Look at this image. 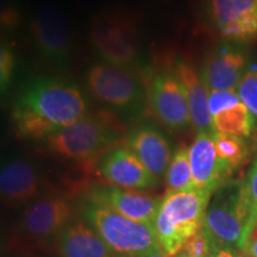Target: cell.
I'll return each mask as SVG.
<instances>
[{
	"label": "cell",
	"mask_w": 257,
	"mask_h": 257,
	"mask_svg": "<svg viewBox=\"0 0 257 257\" xmlns=\"http://www.w3.org/2000/svg\"><path fill=\"white\" fill-rule=\"evenodd\" d=\"M98 168L107 185L114 187L143 192L160 182L127 146H117L105 153Z\"/></svg>",
	"instance_id": "cell-11"
},
{
	"label": "cell",
	"mask_w": 257,
	"mask_h": 257,
	"mask_svg": "<svg viewBox=\"0 0 257 257\" xmlns=\"http://www.w3.org/2000/svg\"><path fill=\"white\" fill-rule=\"evenodd\" d=\"M175 73L181 80L188 98L192 126L199 133H213L210 113V89L202 78V74L185 61H179Z\"/></svg>",
	"instance_id": "cell-20"
},
{
	"label": "cell",
	"mask_w": 257,
	"mask_h": 257,
	"mask_svg": "<svg viewBox=\"0 0 257 257\" xmlns=\"http://www.w3.org/2000/svg\"><path fill=\"white\" fill-rule=\"evenodd\" d=\"M240 213L244 221L242 251L257 221V157L240 184Z\"/></svg>",
	"instance_id": "cell-21"
},
{
	"label": "cell",
	"mask_w": 257,
	"mask_h": 257,
	"mask_svg": "<svg viewBox=\"0 0 257 257\" xmlns=\"http://www.w3.org/2000/svg\"><path fill=\"white\" fill-rule=\"evenodd\" d=\"M86 83L96 100L115 111L131 113L142 105V83L127 66L96 62L87 70Z\"/></svg>",
	"instance_id": "cell-5"
},
{
	"label": "cell",
	"mask_w": 257,
	"mask_h": 257,
	"mask_svg": "<svg viewBox=\"0 0 257 257\" xmlns=\"http://www.w3.org/2000/svg\"><path fill=\"white\" fill-rule=\"evenodd\" d=\"M119 126L100 114L87 113L57 130L44 142L48 150L63 159L92 163L119 137Z\"/></svg>",
	"instance_id": "cell-4"
},
{
	"label": "cell",
	"mask_w": 257,
	"mask_h": 257,
	"mask_svg": "<svg viewBox=\"0 0 257 257\" xmlns=\"http://www.w3.org/2000/svg\"><path fill=\"white\" fill-rule=\"evenodd\" d=\"M237 94L248 110L257 118V69H248L240 80Z\"/></svg>",
	"instance_id": "cell-24"
},
{
	"label": "cell",
	"mask_w": 257,
	"mask_h": 257,
	"mask_svg": "<svg viewBox=\"0 0 257 257\" xmlns=\"http://www.w3.org/2000/svg\"><path fill=\"white\" fill-rule=\"evenodd\" d=\"M175 257H188V256L186 255V253H184V252H180L179 255H176ZM207 257H210V256H207Z\"/></svg>",
	"instance_id": "cell-31"
},
{
	"label": "cell",
	"mask_w": 257,
	"mask_h": 257,
	"mask_svg": "<svg viewBox=\"0 0 257 257\" xmlns=\"http://www.w3.org/2000/svg\"><path fill=\"white\" fill-rule=\"evenodd\" d=\"M15 54L9 44L3 43L0 48V86L4 93L11 83L15 70Z\"/></svg>",
	"instance_id": "cell-26"
},
{
	"label": "cell",
	"mask_w": 257,
	"mask_h": 257,
	"mask_svg": "<svg viewBox=\"0 0 257 257\" xmlns=\"http://www.w3.org/2000/svg\"><path fill=\"white\" fill-rule=\"evenodd\" d=\"M18 11L14 0H2V24L5 28H15L18 22Z\"/></svg>",
	"instance_id": "cell-27"
},
{
	"label": "cell",
	"mask_w": 257,
	"mask_h": 257,
	"mask_svg": "<svg viewBox=\"0 0 257 257\" xmlns=\"http://www.w3.org/2000/svg\"><path fill=\"white\" fill-rule=\"evenodd\" d=\"M89 38L104 61L131 66L140 55L136 22L128 15L106 12L93 19Z\"/></svg>",
	"instance_id": "cell-6"
},
{
	"label": "cell",
	"mask_w": 257,
	"mask_h": 257,
	"mask_svg": "<svg viewBox=\"0 0 257 257\" xmlns=\"http://www.w3.org/2000/svg\"><path fill=\"white\" fill-rule=\"evenodd\" d=\"M41 176L36 167L24 159H11L2 166L0 193L8 207L28 206L38 198Z\"/></svg>",
	"instance_id": "cell-14"
},
{
	"label": "cell",
	"mask_w": 257,
	"mask_h": 257,
	"mask_svg": "<svg viewBox=\"0 0 257 257\" xmlns=\"http://www.w3.org/2000/svg\"><path fill=\"white\" fill-rule=\"evenodd\" d=\"M208 14L225 40L250 42L257 38V0H208Z\"/></svg>",
	"instance_id": "cell-12"
},
{
	"label": "cell",
	"mask_w": 257,
	"mask_h": 257,
	"mask_svg": "<svg viewBox=\"0 0 257 257\" xmlns=\"http://www.w3.org/2000/svg\"><path fill=\"white\" fill-rule=\"evenodd\" d=\"M240 257H246V256H244V255H240Z\"/></svg>",
	"instance_id": "cell-33"
},
{
	"label": "cell",
	"mask_w": 257,
	"mask_h": 257,
	"mask_svg": "<svg viewBox=\"0 0 257 257\" xmlns=\"http://www.w3.org/2000/svg\"><path fill=\"white\" fill-rule=\"evenodd\" d=\"M168 192H181L195 188L189 160V148L180 146L173 154L166 173Z\"/></svg>",
	"instance_id": "cell-22"
},
{
	"label": "cell",
	"mask_w": 257,
	"mask_h": 257,
	"mask_svg": "<svg viewBox=\"0 0 257 257\" xmlns=\"http://www.w3.org/2000/svg\"><path fill=\"white\" fill-rule=\"evenodd\" d=\"M240 184L242 181H225L214 191L202 227L214 242L242 252L244 221L239 205Z\"/></svg>",
	"instance_id": "cell-7"
},
{
	"label": "cell",
	"mask_w": 257,
	"mask_h": 257,
	"mask_svg": "<svg viewBox=\"0 0 257 257\" xmlns=\"http://www.w3.org/2000/svg\"><path fill=\"white\" fill-rule=\"evenodd\" d=\"M213 193L211 188L167 192L154 225L161 251L166 256L179 255L187 239L202 229Z\"/></svg>",
	"instance_id": "cell-2"
},
{
	"label": "cell",
	"mask_w": 257,
	"mask_h": 257,
	"mask_svg": "<svg viewBox=\"0 0 257 257\" xmlns=\"http://www.w3.org/2000/svg\"><path fill=\"white\" fill-rule=\"evenodd\" d=\"M32 40L44 59L63 67L72 53V31L66 15L53 3H42L30 21Z\"/></svg>",
	"instance_id": "cell-8"
},
{
	"label": "cell",
	"mask_w": 257,
	"mask_h": 257,
	"mask_svg": "<svg viewBox=\"0 0 257 257\" xmlns=\"http://www.w3.org/2000/svg\"><path fill=\"white\" fill-rule=\"evenodd\" d=\"M127 147L157 179L166 176L173 157L172 144L156 125H137L127 135Z\"/></svg>",
	"instance_id": "cell-16"
},
{
	"label": "cell",
	"mask_w": 257,
	"mask_h": 257,
	"mask_svg": "<svg viewBox=\"0 0 257 257\" xmlns=\"http://www.w3.org/2000/svg\"><path fill=\"white\" fill-rule=\"evenodd\" d=\"M255 229H257V221H256V226H255Z\"/></svg>",
	"instance_id": "cell-32"
},
{
	"label": "cell",
	"mask_w": 257,
	"mask_h": 257,
	"mask_svg": "<svg viewBox=\"0 0 257 257\" xmlns=\"http://www.w3.org/2000/svg\"><path fill=\"white\" fill-rule=\"evenodd\" d=\"M14 257H21V256H14Z\"/></svg>",
	"instance_id": "cell-34"
},
{
	"label": "cell",
	"mask_w": 257,
	"mask_h": 257,
	"mask_svg": "<svg viewBox=\"0 0 257 257\" xmlns=\"http://www.w3.org/2000/svg\"><path fill=\"white\" fill-rule=\"evenodd\" d=\"M73 207L62 195L40 197L29 204L18 223L19 232L32 243L47 244L59 239L64 227L72 221Z\"/></svg>",
	"instance_id": "cell-9"
},
{
	"label": "cell",
	"mask_w": 257,
	"mask_h": 257,
	"mask_svg": "<svg viewBox=\"0 0 257 257\" xmlns=\"http://www.w3.org/2000/svg\"><path fill=\"white\" fill-rule=\"evenodd\" d=\"M208 236H210V234H208ZM210 257H240V255L232 249L220 245V244L214 242V240L211 238Z\"/></svg>",
	"instance_id": "cell-28"
},
{
	"label": "cell",
	"mask_w": 257,
	"mask_h": 257,
	"mask_svg": "<svg viewBox=\"0 0 257 257\" xmlns=\"http://www.w3.org/2000/svg\"><path fill=\"white\" fill-rule=\"evenodd\" d=\"M246 66L245 53L232 46H221L211 54L201 74L210 92H236Z\"/></svg>",
	"instance_id": "cell-17"
},
{
	"label": "cell",
	"mask_w": 257,
	"mask_h": 257,
	"mask_svg": "<svg viewBox=\"0 0 257 257\" xmlns=\"http://www.w3.org/2000/svg\"><path fill=\"white\" fill-rule=\"evenodd\" d=\"M83 219L91 225L112 251L121 257H143L161 251L155 230L121 216L111 208L86 199Z\"/></svg>",
	"instance_id": "cell-3"
},
{
	"label": "cell",
	"mask_w": 257,
	"mask_h": 257,
	"mask_svg": "<svg viewBox=\"0 0 257 257\" xmlns=\"http://www.w3.org/2000/svg\"><path fill=\"white\" fill-rule=\"evenodd\" d=\"M61 257H121L106 245L85 219H72L57 239Z\"/></svg>",
	"instance_id": "cell-19"
},
{
	"label": "cell",
	"mask_w": 257,
	"mask_h": 257,
	"mask_svg": "<svg viewBox=\"0 0 257 257\" xmlns=\"http://www.w3.org/2000/svg\"><path fill=\"white\" fill-rule=\"evenodd\" d=\"M242 255L246 257H257V229H253L251 234L246 239Z\"/></svg>",
	"instance_id": "cell-29"
},
{
	"label": "cell",
	"mask_w": 257,
	"mask_h": 257,
	"mask_svg": "<svg viewBox=\"0 0 257 257\" xmlns=\"http://www.w3.org/2000/svg\"><path fill=\"white\" fill-rule=\"evenodd\" d=\"M149 102L154 115L165 126L184 130L192 125L187 93L175 70H163L154 76Z\"/></svg>",
	"instance_id": "cell-10"
},
{
	"label": "cell",
	"mask_w": 257,
	"mask_h": 257,
	"mask_svg": "<svg viewBox=\"0 0 257 257\" xmlns=\"http://www.w3.org/2000/svg\"><path fill=\"white\" fill-rule=\"evenodd\" d=\"M210 113L216 133L237 137H249L255 128L253 114L237 92H210Z\"/></svg>",
	"instance_id": "cell-15"
},
{
	"label": "cell",
	"mask_w": 257,
	"mask_h": 257,
	"mask_svg": "<svg viewBox=\"0 0 257 257\" xmlns=\"http://www.w3.org/2000/svg\"><path fill=\"white\" fill-rule=\"evenodd\" d=\"M143 257H168V256H166L165 253H163L162 251H156V252L149 253V255H147V256H143Z\"/></svg>",
	"instance_id": "cell-30"
},
{
	"label": "cell",
	"mask_w": 257,
	"mask_h": 257,
	"mask_svg": "<svg viewBox=\"0 0 257 257\" xmlns=\"http://www.w3.org/2000/svg\"><path fill=\"white\" fill-rule=\"evenodd\" d=\"M214 146L218 157L230 173L238 168L248 156V147L242 137L214 133Z\"/></svg>",
	"instance_id": "cell-23"
},
{
	"label": "cell",
	"mask_w": 257,
	"mask_h": 257,
	"mask_svg": "<svg viewBox=\"0 0 257 257\" xmlns=\"http://www.w3.org/2000/svg\"><path fill=\"white\" fill-rule=\"evenodd\" d=\"M188 257H207L211 252V238L204 227L185 243L182 251Z\"/></svg>",
	"instance_id": "cell-25"
},
{
	"label": "cell",
	"mask_w": 257,
	"mask_h": 257,
	"mask_svg": "<svg viewBox=\"0 0 257 257\" xmlns=\"http://www.w3.org/2000/svg\"><path fill=\"white\" fill-rule=\"evenodd\" d=\"M87 199L111 208L128 219L146 224L154 229L162 199L142 191L124 189L110 185L91 187Z\"/></svg>",
	"instance_id": "cell-13"
},
{
	"label": "cell",
	"mask_w": 257,
	"mask_h": 257,
	"mask_svg": "<svg viewBox=\"0 0 257 257\" xmlns=\"http://www.w3.org/2000/svg\"><path fill=\"white\" fill-rule=\"evenodd\" d=\"M87 100L75 83L53 76L29 82L18 95L12 117L24 140H43L87 114Z\"/></svg>",
	"instance_id": "cell-1"
},
{
	"label": "cell",
	"mask_w": 257,
	"mask_h": 257,
	"mask_svg": "<svg viewBox=\"0 0 257 257\" xmlns=\"http://www.w3.org/2000/svg\"><path fill=\"white\" fill-rule=\"evenodd\" d=\"M214 133H199L189 147V160L195 188L216 189L231 173L217 155Z\"/></svg>",
	"instance_id": "cell-18"
}]
</instances>
